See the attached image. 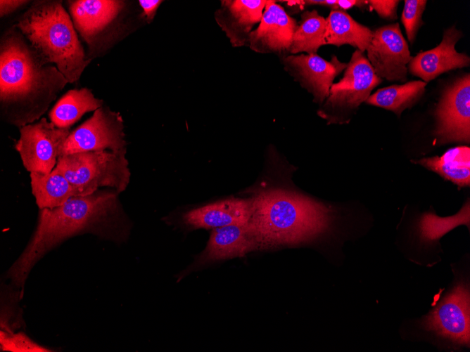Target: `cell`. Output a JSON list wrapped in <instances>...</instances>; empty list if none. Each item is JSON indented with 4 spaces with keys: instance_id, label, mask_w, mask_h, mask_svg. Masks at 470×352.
Instances as JSON below:
<instances>
[{
    "instance_id": "14",
    "label": "cell",
    "mask_w": 470,
    "mask_h": 352,
    "mask_svg": "<svg viewBox=\"0 0 470 352\" xmlns=\"http://www.w3.org/2000/svg\"><path fill=\"white\" fill-rule=\"evenodd\" d=\"M75 26L94 51L100 50L103 36L122 11V1L76 0L68 1Z\"/></svg>"
},
{
    "instance_id": "22",
    "label": "cell",
    "mask_w": 470,
    "mask_h": 352,
    "mask_svg": "<svg viewBox=\"0 0 470 352\" xmlns=\"http://www.w3.org/2000/svg\"><path fill=\"white\" fill-rule=\"evenodd\" d=\"M103 105V100L94 97L87 88L72 89L65 93L49 114L50 122L61 129L70 128L86 112L95 111Z\"/></svg>"
},
{
    "instance_id": "23",
    "label": "cell",
    "mask_w": 470,
    "mask_h": 352,
    "mask_svg": "<svg viewBox=\"0 0 470 352\" xmlns=\"http://www.w3.org/2000/svg\"><path fill=\"white\" fill-rule=\"evenodd\" d=\"M426 86V83L421 80L392 85L377 90L365 103L390 110L400 117L405 110L417 103L424 93Z\"/></svg>"
},
{
    "instance_id": "13",
    "label": "cell",
    "mask_w": 470,
    "mask_h": 352,
    "mask_svg": "<svg viewBox=\"0 0 470 352\" xmlns=\"http://www.w3.org/2000/svg\"><path fill=\"white\" fill-rule=\"evenodd\" d=\"M298 22L276 1H267L258 27L253 30L248 44L260 53H272L282 58L290 55L292 39Z\"/></svg>"
},
{
    "instance_id": "29",
    "label": "cell",
    "mask_w": 470,
    "mask_h": 352,
    "mask_svg": "<svg viewBox=\"0 0 470 352\" xmlns=\"http://www.w3.org/2000/svg\"><path fill=\"white\" fill-rule=\"evenodd\" d=\"M163 1L160 0H139V4L143 10L146 21L150 23L154 18L158 6Z\"/></svg>"
},
{
    "instance_id": "24",
    "label": "cell",
    "mask_w": 470,
    "mask_h": 352,
    "mask_svg": "<svg viewBox=\"0 0 470 352\" xmlns=\"http://www.w3.org/2000/svg\"><path fill=\"white\" fill-rule=\"evenodd\" d=\"M325 33L326 18L315 9L303 12L293 36L290 54L317 53L321 46L326 45Z\"/></svg>"
},
{
    "instance_id": "17",
    "label": "cell",
    "mask_w": 470,
    "mask_h": 352,
    "mask_svg": "<svg viewBox=\"0 0 470 352\" xmlns=\"http://www.w3.org/2000/svg\"><path fill=\"white\" fill-rule=\"evenodd\" d=\"M267 1L224 0L215 18L234 47L248 44L253 27L259 24Z\"/></svg>"
},
{
    "instance_id": "11",
    "label": "cell",
    "mask_w": 470,
    "mask_h": 352,
    "mask_svg": "<svg viewBox=\"0 0 470 352\" xmlns=\"http://www.w3.org/2000/svg\"><path fill=\"white\" fill-rule=\"evenodd\" d=\"M366 51L367 58L379 77L389 82L407 80V65L412 56L399 23L374 30Z\"/></svg>"
},
{
    "instance_id": "5",
    "label": "cell",
    "mask_w": 470,
    "mask_h": 352,
    "mask_svg": "<svg viewBox=\"0 0 470 352\" xmlns=\"http://www.w3.org/2000/svg\"><path fill=\"white\" fill-rule=\"evenodd\" d=\"M126 151H90L63 155L56 167L75 186L79 196L108 188L118 193L124 191L130 180Z\"/></svg>"
},
{
    "instance_id": "10",
    "label": "cell",
    "mask_w": 470,
    "mask_h": 352,
    "mask_svg": "<svg viewBox=\"0 0 470 352\" xmlns=\"http://www.w3.org/2000/svg\"><path fill=\"white\" fill-rule=\"evenodd\" d=\"M70 133V128H58L46 118L21 126L15 148L24 167L30 172H51Z\"/></svg>"
},
{
    "instance_id": "26",
    "label": "cell",
    "mask_w": 470,
    "mask_h": 352,
    "mask_svg": "<svg viewBox=\"0 0 470 352\" xmlns=\"http://www.w3.org/2000/svg\"><path fill=\"white\" fill-rule=\"evenodd\" d=\"M426 4L425 0L405 1L401 20L410 44H413L419 29L424 24L422 15Z\"/></svg>"
},
{
    "instance_id": "6",
    "label": "cell",
    "mask_w": 470,
    "mask_h": 352,
    "mask_svg": "<svg viewBox=\"0 0 470 352\" xmlns=\"http://www.w3.org/2000/svg\"><path fill=\"white\" fill-rule=\"evenodd\" d=\"M438 344L452 350L470 345V292L464 280L456 281L437 304L418 322Z\"/></svg>"
},
{
    "instance_id": "20",
    "label": "cell",
    "mask_w": 470,
    "mask_h": 352,
    "mask_svg": "<svg viewBox=\"0 0 470 352\" xmlns=\"http://www.w3.org/2000/svg\"><path fill=\"white\" fill-rule=\"evenodd\" d=\"M32 193L39 209L59 207L79 196L75 186L55 167L51 172H30Z\"/></svg>"
},
{
    "instance_id": "28",
    "label": "cell",
    "mask_w": 470,
    "mask_h": 352,
    "mask_svg": "<svg viewBox=\"0 0 470 352\" xmlns=\"http://www.w3.org/2000/svg\"><path fill=\"white\" fill-rule=\"evenodd\" d=\"M400 1L396 0H370L367 1V5L370 10L375 11L378 15L386 20H396L397 7Z\"/></svg>"
},
{
    "instance_id": "12",
    "label": "cell",
    "mask_w": 470,
    "mask_h": 352,
    "mask_svg": "<svg viewBox=\"0 0 470 352\" xmlns=\"http://www.w3.org/2000/svg\"><path fill=\"white\" fill-rule=\"evenodd\" d=\"M280 60L284 70L321 105L328 98L335 78L347 67L333 55L327 61L317 53L288 55Z\"/></svg>"
},
{
    "instance_id": "1",
    "label": "cell",
    "mask_w": 470,
    "mask_h": 352,
    "mask_svg": "<svg viewBox=\"0 0 470 352\" xmlns=\"http://www.w3.org/2000/svg\"><path fill=\"white\" fill-rule=\"evenodd\" d=\"M118 194L111 188L99 189L88 195L72 197L59 207L39 209L32 237L8 271L13 285L23 288L34 264L70 237L92 233L115 242L127 239L129 226Z\"/></svg>"
},
{
    "instance_id": "15",
    "label": "cell",
    "mask_w": 470,
    "mask_h": 352,
    "mask_svg": "<svg viewBox=\"0 0 470 352\" xmlns=\"http://www.w3.org/2000/svg\"><path fill=\"white\" fill-rule=\"evenodd\" d=\"M462 37V32L455 25L445 30L439 45L412 57L407 65L408 72L427 84L444 72L469 66V56L455 48Z\"/></svg>"
},
{
    "instance_id": "16",
    "label": "cell",
    "mask_w": 470,
    "mask_h": 352,
    "mask_svg": "<svg viewBox=\"0 0 470 352\" xmlns=\"http://www.w3.org/2000/svg\"><path fill=\"white\" fill-rule=\"evenodd\" d=\"M260 249L255 233L248 224H234L212 229L205 249L191 268L221 260L241 257Z\"/></svg>"
},
{
    "instance_id": "7",
    "label": "cell",
    "mask_w": 470,
    "mask_h": 352,
    "mask_svg": "<svg viewBox=\"0 0 470 352\" xmlns=\"http://www.w3.org/2000/svg\"><path fill=\"white\" fill-rule=\"evenodd\" d=\"M381 82L382 79L375 74L367 56L356 49L343 77L331 86L328 98L318 110V115L328 124L348 123Z\"/></svg>"
},
{
    "instance_id": "21",
    "label": "cell",
    "mask_w": 470,
    "mask_h": 352,
    "mask_svg": "<svg viewBox=\"0 0 470 352\" xmlns=\"http://www.w3.org/2000/svg\"><path fill=\"white\" fill-rule=\"evenodd\" d=\"M433 171L459 188L470 185V148L461 145L452 148L441 156L412 161Z\"/></svg>"
},
{
    "instance_id": "25",
    "label": "cell",
    "mask_w": 470,
    "mask_h": 352,
    "mask_svg": "<svg viewBox=\"0 0 470 352\" xmlns=\"http://www.w3.org/2000/svg\"><path fill=\"white\" fill-rule=\"evenodd\" d=\"M461 224L469 226V202L452 216L441 218L431 212L424 214L418 222L419 238L421 242L430 244L438 241L446 233Z\"/></svg>"
},
{
    "instance_id": "18",
    "label": "cell",
    "mask_w": 470,
    "mask_h": 352,
    "mask_svg": "<svg viewBox=\"0 0 470 352\" xmlns=\"http://www.w3.org/2000/svg\"><path fill=\"white\" fill-rule=\"evenodd\" d=\"M249 198H228L201 206L183 214V223L190 229H215L247 223L252 214Z\"/></svg>"
},
{
    "instance_id": "27",
    "label": "cell",
    "mask_w": 470,
    "mask_h": 352,
    "mask_svg": "<svg viewBox=\"0 0 470 352\" xmlns=\"http://www.w3.org/2000/svg\"><path fill=\"white\" fill-rule=\"evenodd\" d=\"M1 348L14 352H48L51 350L35 343L23 332L8 333L1 330Z\"/></svg>"
},
{
    "instance_id": "9",
    "label": "cell",
    "mask_w": 470,
    "mask_h": 352,
    "mask_svg": "<svg viewBox=\"0 0 470 352\" xmlns=\"http://www.w3.org/2000/svg\"><path fill=\"white\" fill-rule=\"evenodd\" d=\"M123 120L118 112L101 106L93 115L70 131L60 155L76 152L126 151Z\"/></svg>"
},
{
    "instance_id": "19",
    "label": "cell",
    "mask_w": 470,
    "mask_h": 352,
    "mask_svg": "<svg viewBox=\"0 0 470 352\" xmlns=\"http://www.w3.org/2000/svg\"><path fill=\"white\" fill-rule=\"evenodd\" d=\"M373 31L355 21L342 10H331L326 18L325 44L339 47L348 44L362 53L366 51Z\"/></svg>"
},
{
    "instance_id": "30",
    "label": "cell",
    "mask_w": 470,
    "mask_h": 352,
    "mask_svg": "<svg viewBox=\"0 0 470 352\" xmlns=\"http://www.w3.org/2000/svg\"><path fill=\"white\" fill-rule=\"evenodd\" d=\"M29 1L21 0H1L0 1V15L1 17L8 15L18 10L23 6L27 4Z\"/></svg>"
},
{
    "instance_id": "4",
    "label": "cell",
    "mask_w": 470,
    "mask_h": 352,
    "mask_svg": "<svg viewBox=\"0 0 470 352\" xmlns=\"http://www.w3.org/2000/svg\"><path fill=\"white\" fill-rule=\"evenodd\" d=\"M13 27L29 41L40 61L55 63L69 83L77 82L91 61L62 1H34Z\"/></svg>"
},
{
    "instance_id": "2",
    "label": "cell",
    "mask_w": 470,
    "mask_h": 352,
    "mask_svg": "<svg viewBox=\"0 0 470 352\" xmlns=\"http://www.w3.org/2000/svg\"><path fill=\"white\" fill-rule=\"evenodd\" d=\"M68 80L57 67L43 64L13 27L1 39V114L17 126L32 124L48 109Z\"/></svg>"
},
{
    "instance_id": "8",
    "label": "cell",
    "mask_w": 470,
    "mask_h": 352,
    "mask_svg": "<svg viewBox=\"0 0 470 352\" xmlns=\"http://www.w3.org/2000/svg\"><path fill=\"white\" fill-rule=\"evenodd\" d=\"M433 145L470 142V75L457 78L442 93L434 112Z\"/></svg>"
},
{
    "instance_id": "3",
    "label": "cell",
    "mask_w": 470,
    "mask_h": 352,
    "mask_svg": "<svg viewBox=\"0 0 470 352\" xmlns=\"http://www.w3.org/2000/svg\"><path fill=\"white\" fill-rule=\"evenodd\" d=\"M248 224L260 249L309 242L329 232L335 219L331 207L280 188L255 190Z\"/></svg>"
}]
</instances>
